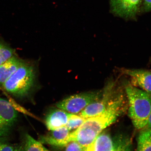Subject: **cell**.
I'll list each match as a JSON object with an SVG mask.
<instances>
[{"label": "cell", "mask_w": 151, "mask_h": 151, "mask_svg": "<svg viewBox=\"0 0 151 151\" xmlns=\"http://www.w3.org/2000/svg\"><path fill=\"white\" fill-rule=\"evenodd\" d=\"M141 0H110L111 12L124 19H134L139 12Z\"/></svg>", "instance_id": "8992f818"}, {"label": "cell", "mask_w": 151, "mask_h": 151, "mask_svg": "<svg viewBox=\"0 0 151 151\" xmlns=\"http://www.w3.org/2000/svg\"><path fill=\"white\" fill-rule=\"evenodd\" d=\"M15 151H24V149L20 147L15 149Z\"/></svg>", "instance_id": "603a6c76"}, {"label": "cell", "mask_w": 151, "mask_h": 151, "mask_svg": "<svg viewBox=\"0 0 151 151\" xmlns=\"http://www.w3.org/2000/svg\"><path fill=\"white\" fill-rule=\"evenodd\" d=\"M122 74L132 78L134 86H137L145 92L151 94V71L141 69H120Z\"/></svg>", "instance_id": "ba28073f"}, {"label": "cell", "mask_w": 151, "mask_h": 151, "mask_svg": "<svg viewBox=\"0 0 151 151\" xmlns=\"http://www.w3.org/2000/svg\"><path fill=\"white\" fill-rule=\"evenodd\" d=\"M126 92L130 118L137 129H142L146 126L151 112V94L130 84L126 86Z\"/></svg>", "instance_id": "7a4b0ae2"}, {"label": "cell", "mask_w": 151, "mask_h": 151, "mask_svg": "<svg viewBox=\"0 0 151 151\" xmlns=\"http://www.w3.org/2000/svg\"><path fill=\"white\" fill-rule=\"evenodd\" d=\"M17 118V112L9 101L0 97V137L9 134Z\"/></svg>", "instance_id": "52a82bcc"}, {"label": "cell", "mask_w": 151, "mask_h": 151, "mask_svg": "<svg viewBox=\"0 0 151 151\" xmlns=\"http://www.w3.org/2000/svg\"><path fill=\"white\" fill-rule=\"evenodd\" d=\"M24 151H51L47 149L40 141L36 140L29 134L25 137Z\"/></svg>", "instance_id": "9a60e30c"}, {"label": "cell", "mask_w": 151, "mask_h": 151, "mask_svg": "<svg viewBox=\"0 0 151 151\" xmlns=\"http://www.w3.org/2000/svg\"><path fill=\"white\" fill-rule=\"evenodd\" d=\"M70 131L65 126L52 130L46 135L40 137V142L51 146L62 147L69 143Z\"/></svg>", "instance_id": "9c48e42d"}, {"label": "cell", "mask_w": 151, "mask_h": 151, "mask_svg": "<svg viewBox=\"0 0 151 151\" xmlns=\"http://www.w3.org/2000/svg\"><path fill=\"white\" fill-rule=\"evenodd\" d=\"M123 98L119 94L112 99L104 112L97 116L86 119L81 125L70 133L69 142L76 141L86 150L98 135L116 122L122 112Z\"/></svg>", "instance_id": "6da1fadb"}, {"label": "cell", "mask_w": 151, "mask_h": 151, "mask_svg": "<svg viewBox=\"0 0 151 151\" xmlns=\"http://www.w3.org/2000/svg\"><path fill=\"white\" fill-rule=\"evenodd\" d=\"M137 151H151V129L145 130L139 135Z\"/></svg>", "instance_id": "4fadbf2b"}, {"label": "cell", "mask_w": 151, "mask_h": 151, "mask_svg": "<svg viewBox=\"0 0 151 151\" xmlns=\"http://www.w3.org/2000/svg\"><path fill=\"white\" fill-rule=\"evenodd\" d=\"M146 126H147L148 129H151V112L149 116L148 122Z\"/></svg>", "instance_id": "7402d4cb"}, {"label": "cell", "mask_w": 151, "mask_h": 151, "mask_svg": "<svg viewBox=\"0 0 151 151\" xmlns=\"http://www.w3.org/2000/svg\"><path fill=\"white\" fill-rule=\"evenodd\" d=\"M86 119L82 117L79 115L71 113L68 120L65 126L69 131L76 129L80 127Z\"/></svg>", "instance_id": "2e32d148"}, {"label": "cell", "mask_w": 151, "mask_h": 151, "mask_svg": "<svg viewBox=\"0 0 151 151\" xmlns=\"http://www.w3.org/2000/svg\"><path fill=\"white\" fill-rule=\"evenodd\" d=\"M65 151H86V150L76 141H71L66 145Z\"/></svg>", "instance_id": "ac0fdd59"}, {"label": "cell", "mask_w": 151, "mask_h": 151, "mask_svg": "<svg viewBox=\"0 0 151 151\" xmlns=\"http://www.w3.org/2000/svg\"><path fill=\"white\" fill-rule=\"evenodd\" d=\"M14 147L0 141V151H15Z\"/></svg>", "instance_id": "ffe728a7"}, {"label": "cell", "mask_w": 151, "mask_h": 151, "mask_svg": "<svg viewBox=\"0 0 151 151\" xmlns=\"http://www.w3.org/2000/svg\"><path fill=\"white\" fill-rule=\"evenodd\" d=\"M14 54L12 49L0 42V65L14 56Z\"/></svg>", "instance_id": "e0dca14e"}, {"label": "cell", "mask_w": 151, "mask_h": 151, "mask_svg": "<svg viewBox=\"0 0 151 151\" xmlns=\"http://www.w3.org/2000/svg\"><path fill=\"white\" fill-rule=\"evenodd\" d=\"M35 77L33 66L24 61L1 87L5 91L15 97H24L33 88Z\"/></svg>", "instance_id": "3957f363"}, {"label": "cell", "mask_w": 151, "mask_h": 151, "mask_svg": "<svg viewBox=\"0 0 151 151\" xmlns=\"http://www.w3.org/2000/svg\"><path fill=\"white\" fill-rule=\"evenodd\" d=\"M143 9L145 12L151 11V0H142Z\"/></svg>", "instance_id": "44dd1931"}, {"label": "cell", "mask_w": 151, "mask_h": 151, "mask_svg": "<svg viewBox=\"0 0 151 151\" xmlns=\"http://www.w3.org/2000/svg\"><path fill=\"white\" fill-rule=\"evenodd\" d=\"M71 114L59 108L52 109L45 119L47 128L52 131L65 126Z\"/></svg>", "instance_id": "30bf717a"}, {"label": "cell", "mask_w": 151, "mask_h": 151, "mask_svg": "<svg viewBox=\"0 0 151 151\" xmlns=\"http://www.w3.org/2000/svg\"><path fill=\"white\" fill-rule=\"evenodd\" d=\"M113 141L111 136L102 132L86 149V151H113Z\"/></svg>", "instance_id": "7c38bea8"}, {"label": "cell", "mask_w": 151, "mask_h": 151, "mask_svg": "<svg viewBox=\"0 0 151 151\" xmlns=\"http://www.w3.org/2000/svg\"><path fill=\"white\" fill-rule=\"evenodd\" d=\"M24 62L14 55L0 65V86H3Z\"/></svg>", "instance_id": "8fae6325"}, {"label": "cell", "mask_w": 151, "mask_h": 151, "mask_svg": "<svg viewBox=\"0 0 151 151\" xmlns=\"http://www.w3.org/2000/svg\"><path fill=\"white\" fill-rule=\"evenodd\" d=\"M9 101V103H10L11 105H12L13 108H14L15 110L17 109V110L19 111L20 112H23V113H25L26 114L29 115L31 116H32V115H31V113L28 112L25 110L23 107L20 106L18 104L16 103L13 100H11V101Z\"/></svg>", "instance_id": "d6986e66"}, {"label": "cell", "mask_w": 151, "mask_h": 151, "mask_svg": "<svg viewBox=\"0 0 151 151\" xmlns=\"http://www.w3.org/2000/svg\"><path fill=\"white\" fill-rule=\"evenodd\" d=\"M114 85L109 82L102 94V97L88 105L81 111L79 116L84 119L93 117L102 114L108 107L113 94Z\"/></svg>", "instance_id": "5b68a950"}, {"label": "cell", "mask_w": 151, "mask_h": 151, "mask_svg": "<svg viewBox=\"0 0 151 151\" xmlns=\"http://www.w3.org/2000/svg\"><path fill=\"white\" fill-rule=\"evenodd\" d=\"M99 92H90L69 96L57 103L58 108L72 114H77L89 104L99 99L102 96Z\"/></svg>", "instance_id": "277c9868"}, {"label": "cell", "mask_w": 151, "mask_h": 151, "mask_svg": "<svg viewBox=\"0 0 151 151\" xmlns=\"http://www.w3.org/2000/svg\"><path fill=\"white\" fill-rule=\"evenodd\" d=\"M113 141V151H132L131 142L128 138L119 135Z\"/></svg>", "instance_id": "5bb4252c"}]
</instances>
